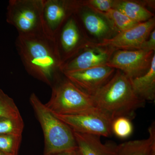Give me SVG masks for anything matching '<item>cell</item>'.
I'll return each mask as SVG.
<instances>
[{
    "mask_svg": "<svg viewBox=\"0 0 155 155\" xmlns=\"http://www.w3.org/2000/svg\"><path fill=\"white\" fill-rule=\"evenodd\" d=\"M155 17L139 23L133 28L117 33L110 38L99 43H94L97 46L110 47L116 50L141 49L142 47L155 29Z\"/></svg>",
    "mask_w": 155,
    "mask_h": 155,
    "instance_id": "30bf717a",
    "label": "cell"
},
{
    "mask_svg": "<svg viewBox=\"0 0 155 155\" xmlns=\"http://www.w3.org/2000/svg\"><path fill=\"white\" fill-rule=\"evenodd\" d=\"M112 133L120 138H126L133 131V126L130 119L125 117H119L114 119L111 124Z\"/></svg>",
    "mask_w": 155,
    "mask_h": 155,
    "instance_id": "7402d4cb",
    "label": "cell"
},
{
    "mask_svg": "<svg viewBox=\"0 0 155 155\" xmlns=\"http://www.w3.org/2000/svg\"><path fill=\"white\" fill-rule=\"evenodd\" d=\"M22 136L0 135V151L8 155H18Z\"/></svg>",
    "mask_w": 155,
    "mask_h": 155,
    "instance_id": "44dd1931",
    "label": "cell"
},
{
    "mask_svg": "<svg viewBox=\"0 0 155 155\" xmlns=\"http://www.w3.org/2000/svg\"><path fill=\"white\" fill-rule=\"evenodd\" d=\"M92 43L61 66L62 74L76 72L100 66H107L116 49L110 47L97 46Z\"/></svg>",
    "mask_w": 155,
    "mask_h": 155,
    "instance_id": "8fae6325",
    "label": "cell"
},
{
    "mask_svg": "<svg viewBox=\"0 0 155 155\" xmlns=\"http://www.w3.org/2000/svg\"><path fill=\"white\" fill-rule=\"evenodd\" d=\"M51 87V98L45 105L53 114L77 115L97 108L93 97L81 90L64 75Z\"/></svg>",
    "mask_w": 155,
    "mask_h": 155,
    "instance_id": "277c9868",
    "label": "cell"
},
{
    "mask_svg": "<svg viewBox=\"0 0 155 155\" xmlns=\"http://www.w3.org/2000/svg\"><path fill=\"white\" fill-rule=\"evenodd\" d=\"M44 2V0H10L7 8V22L16 28L18 35L45 34L42 18Z\"/></svg>",
    "mask_w": 155,
    "mask_h": 155,
    "instance_id": "5b68a950",
    "label": "cell"
},
{
    "mask_svg": "<svg viewBox=\"0 0 155 155\" xmlns=\"http://www.w3.org/2000/svg\"><path fill=\"white\" fill-rule=\"evenodd\" d=\"M93 97L96 107L112 121L119 117L133 119L146 103L135 94L130 79L119 70Z\"/></svg>",
    "mask_w": 155,
    "mask_h": 155,
    "instance_id": "7a4b0ae2",
    "label": "cell"
},
{
    "mask_svg": "<svg viewBox=\"0 0 155 155\" xmlns=\"http://www.w3.org/2000/svg\"><path fill=\"white\" fill-rule=\"evenodd\" d=\"M146 51H155V30L152 31L147 39L145 41L141 49Z\"/></svg>",
    "mask_w": 155,
    "mask_h": 155,
    "instance_id": "cb8c5ba5",
    "label": "cell"
},
{
    "mask_svg": "<svg viewBox=\"0 0 155 155\" xmlns=\"http://www.w3.org/2000/svg\"><path fill=\"white\" fill-rule=\"evenodd\" d=\"M44 155H80V154L77 148L75 150H70L65 151L61 152Z\"/></svg>",
    "mask_w": 155,
    "mask_h": 155,
    "instance_id": "d4e9b609",
    "label": "cell"
},
{
    "mask_svg": "<svg viewBox=\"0 0 155 155\" xmlns=\"http://www.w3.org/2000/svg\"><path fill=\"white\" fill-rule=\"evenodd\" d=\"M87 9L81 7L74 15L82 28L100 40L99 42L116 35V33L104 17Z\"/></svg>",
    "mask_w": 155,
    "mask_h": 155,
    "instance_id": "4fadbf2b",
    "label": "cell"
},
{
    "mask_svg": "<svg viewBox=\"0 0 155 155\" xmlns=\"http://www.w3.org/2000/svg\"><path fill=\"white\" fill-rule=\"evenodd\" d=\"M24 126L22 118H2L0 119V135L22 136Z\"/></svg>",
    "mask_w": 155,
    "mask_h": 155,
    "instance_id": "ffe728a7",
    "label": "cell"
},
{
    "mask_svg": "<svg viewBox=\"0 0 155 155\" xmlns=\"http://www.w3.org/2000/svg\"><path fill=\"white\" fill-rule=\"evenodd\" d=\"M114 0H85L82 1L83 7L97 14L105 13L113 8Z\"/></svg>",
    "mask_w": 155,
    "mask_h": 155,
    "instance_id": "603a6c76",
    "label": "cell"
},
{
    "mask_svg": "<svg viewBox=\"0 0 155 155\" xmlns=\"http://www.w3.org/2000/svg\"><path fill=\"white\" fill-rule=\"evenodd\" d=\"M98 14L107 19L116 34L133 28L140 23L130 19L116 9L112 8L105 13Z\"/></svg>",
    "mask_w": 155,
    "mask_h": 155,
    "instance_id": "ac0fdd59",
    "label": "cell"
},
{
    "mask_svg": "<svg viewBox=\"0 0 155 155\" xmlns=\"http://www.w3.org/2000/svg\"><path fill=\"white\" fill-rule=\"evenodd\" d=\"M16 48L28 74L51 87L62 75L54 41L46 35H18Z\"/></svg>",
    "mask_w": 155,
    "mask_h": 155,
    "instance_id": "6da1fadb",
    "label": "cell"
},
{
    "mask_svg": "<svg viewBox=\"0 0 155 155\" xmlns=\"http://www.w3.org/2000/svg\"><path fill=\"white\" fill-rule=\"evenodd\" d=\"M0 155H8L6 154L5 153L2 152V151H0Z\"/></svg>",
    "mask_w": 155,
    "mask_h": 155,
    "instance_id": "484cf974",
    "label": "cell"
},
{
    "mask_svg": "<svg viewBox=\"0 0 155 155\" xmlns=\"http://www.w3.org/2000/svg\"><path fill=\"white\" fill-rule=\"evenodd\" d=\"M116 69L107 66L68 73L63 75L86 94L93 97L114 76Z\"/></svg>",
    "mask_w": 155,
    "mask_h": 155,
    "instance_id": "7c38bea8",
    "label": "cell"
},
{
    "mask_svg": "<svg viewBox=\"0 0 155 155\" xmlns=\"http://www.w3.org/2000/svg\"><path fill=\"white\" fill-rule=\"evenodd\" d=\"M73 133L80 155H114L116 144L112 143L104 144L98 136Z\"/></svg>",
    "mask_w": 155,
    "mask_h": 155,
    "instance_id": "5bb4252c",
    "label": "cell"
},
{
    "mask_svg": "<svg viewBox=\"0 0 155 155\" xmlns=\"http://www.w3.org/2000/svg\"><path fill=\"white\" fill-rule=\"evenodd\" d=\"M54 41L62 65L93 42L87 38L74 15L65 22Z\"/></svg>",
    "mask_w": 155,
    "mask_h": 155,
    "instance_id": "8992f818",
    "label": "cell"
},
{
    "mask_svg": "<svg viewBox=\"0 0 155 155\" xmlns=\"http://www.w3.org/2000/svg\"><path fill=\"white\" fill-rule=\"evenodd\" d=\"M82 7L81 0H44L42 18L45 34L54 39L65 22Z\"/></svg>",
    "mask_w": 155,
    "mask_h": 155,
    "instance_id": "ba28073f",
    "label": "cell"
},
{
    "mask_svg": "<svg viewBox=\"0 0 155 155\" xmlns=\"http://www.w3.org/2000/svg\"><path fill=\"white\" fill-rule=\"evenodd\" d=\"M29 101L43 131L44 155L76 149L77 144L72 129L51 113L35 94H31Z\"/></svg>",
    "mask_w": 155,
    "mask_h": 155,
    "instance_id": "3957f363",
    "label": "cell"
},
{
    "mask_svg": "<svg viewBox=\"0 0 155 155\" xmlns=\"http://www.w3.org/2000/svg\"><path fill=\"white\" fill-rule=\"evenodd\" d=\"M134 92L145 101H153L155 100V54L150 67L143 75L130 79Z\"/></svg>",
    "mask_w": 155,
    "mask_h": 155,
    "instance_id": "2e32d148",
    "label": "cell"
},
{
    "mask_svg": "<svg viewBox=\"0 0 155 155\" xmlns=\"http://www.w3.org/2000/svg\"><path fill=\"white\" fill-rule=\"evenodd\" d=\"M53 114L74 132L104 137H109L113 134L111 129L113 121L97 108L77 115Z\"/></svg>",
    "mask_w": 155,
    "mask_h": 155,
    "instance_id": "52a82bcc",
    "label": "cell"
},
{
    "mask_svg": "<svg viewBox=\"0 0 155 155\" xmlns=\"http://www.w3.org/2000/svg\"><path fill=\"white\" fill-rule=\"evenodd\" d=\"M21 119L19 109L14 100L0 88V119Z\"/></svg>",
    "mask_w": 155,
    "mask_h": 155,
    "instance_id": "d6986e66",
    "label": "cell"
},
{
    "mask_svg": "<svg viewBox=\"0 0 155 155\" xmlns=\"http://www.w3.org/2000/svg\"><path fill=\"white\" fill-rule=\"evenodd\" d=\"M113 8L138 23L155 17L154 14L147 8L144 1L114 0Z\"/></svg>",
    "mask_w": 155,
    "mask_h": 155,
    "instance_id": "e0dca14e",
    "label": "cell"
},
{
    "mask_svg": "<svg viewBox=\"0 0 155 155\" xmlns=\"http://www.w3.org/2000/svg\"><path fill=\"white\" fill-rule=\"evenodd\" d=\"M148 132V137L146 139L116 145L114 155H155L154 122L150 126Z\"/></svg>",
    "mask_w": 155,
    "mask_h": 155,
    "instance_id": "9a60e30c",
    "label": "cell"
},
{
    "mask_svg": "<svg viewBox=\"0 0 155 155\" xmlns=\"http://www.w3.org/2000/svg\"><path fill=\"white\" fill-rule=\"evenodd\" d=\"M155 51L143 50H116L107 64L123 72L129 79L144 74L149 69Z\"/></svg>",
    "mask_w": 155,
    "mask_h": 155,
    "instance_id": "9c48e42d",
    "label": "cell"
}]
</instances>
